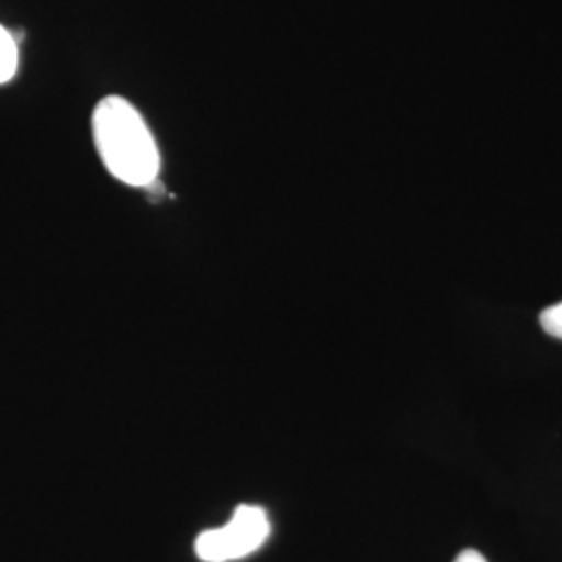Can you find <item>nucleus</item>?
Listing matches in <instances>:
<instances>
[{"label": "nucleus", "instance_id": "20e7f679", "mask_svg": "<svg viewBox=\"0 0 562 562\" xmlns=\"http://www.w3.org/2000/svg\"><path fill=\"white\" fill-rule=\"evenodd\" d=\"M540 323H542L546 334L562 340V301L548 306L540 315Z\"/></svg>", "mask_w": 562, "mask_h": 562}, {"label": "nucleus", "instance_id": "f03ea898", "mask_svg": "<svg viewBox=\"0 0 562 562\" xmlns=\"http://www.w3.org/2000/svg\"><path fill=\"white\" fill-rule=\"evenodd\" d=\"M271 522L261 506L241 504L232 519L202 531L196 540V557L204 562H234L250 557L269 540Z\"/></svg>", "mask_w": 562, "mask_h": 562}, {"label": "nucleus", "instance_id": "f257e3e1", "mask_svg": "<svg viewBox=\"0 0 562 562\" xmlns=\"http://www.w3.org/2000/svg\"><path fill=\"white\" fill-rule=\"evenodd\" d=\"M94 144L106 171L117 180L146 188L161 171L157 140L140 111L121 97H104L92 115Z\"/></svg>", "mask_w": 562, "mask_h": 562}, {"label": "nucleus", "instance_id": "7ed1b4c3", "mask_svg": "<svg viewBox=\"0 0 562 562\" xmlns=\"http://www.w3.org/2000/svg\"><path fill=\"white\" fill-rule=\"evenodd\" d=\"M20 63V53H18V42L11 36L9 30L0 25V83L11 80L18 71Z\"/></svg>", "mask_w": 562, "mask_h": 562}, {"label": "nucleus", "instance_id": "39448f33", "mask_svg": "<svg viewBox=\"0 0 562 562\" xmlns=\"http://www.w3.org/2000/svg\"><path fill=\"white\" fill-rule=\"evenodd\" d=\"M454 562H487L485 561V557H483L482 552H477V550H462L459 552V557L454 559Z\"/></svg>", "mask_w": 562, "mask_h": 562}]
</instances>
